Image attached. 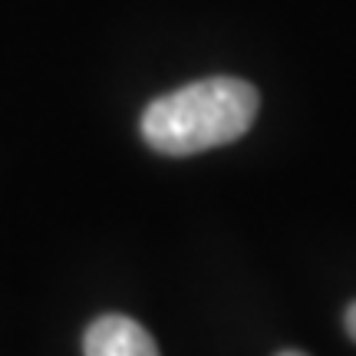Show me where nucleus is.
I'll list each match as a JSON object with an SVG mask.
<instances>
[{
  "instance_id": "obj_1",
  "label": "nucleus",
  "mask_w": 356,
  "mask_h": 356,
  "mask_svg": "<svg viewBox=\"0 0 356 356\" xmlns=\"http://www.w3.org/2000/svg\"><path fill=\"white\" fill-rule=\"evenodd\" d=\"M257 89L238 76L195 79L145 106L142 139L162 155H195L238 142L257 119Z\"/></svg>"
},
{
  "instance_id": "obj_4",
  "label": "nucleus",
  "mask_w": 356,
  "mask_h": 356,
  "mask_svg": "<svg viewBox=\"0 0 356 356\" xmlns=\"http://www.w3.org/2000/svg\"><path fill=\"white\" fill-rule=\"evenodd\" d=\"M277 356H304V353H297V350H284V353H277Z\"/></svg>"
},
{
  "instance_id": "obj_3",
  "label": "nucleus",
  "mask_w": 356,
  "mask_h": 356,
  "mask_svg": "<svg viewBox=\"0 0 356 356\" xmlns=\"http://www.w3.org/2000/svg\"><path fill=\"white\" fill-rule=\"evenodd\" d=\"M343 327H346V333L356 340V304H350L346 307V317H343Z\"/></svg>"
},
{
  "instance_id": "obj_2",
  "label": "nucleus",
  "mask_w": 356,
  "mask_h": 356,
  "mask_svg": "<svg viewBox=\"0 0 356 356\" xmlns=\"http://www.w3.org/2000/svg\"><path fill=\"white\" fill-rule=\"evenodd\" d=\"M83 353L86 356H159V346L149 337V330L122 314H106V317L89 323L83 337Z\"/></svg>"
}]
</instances>
